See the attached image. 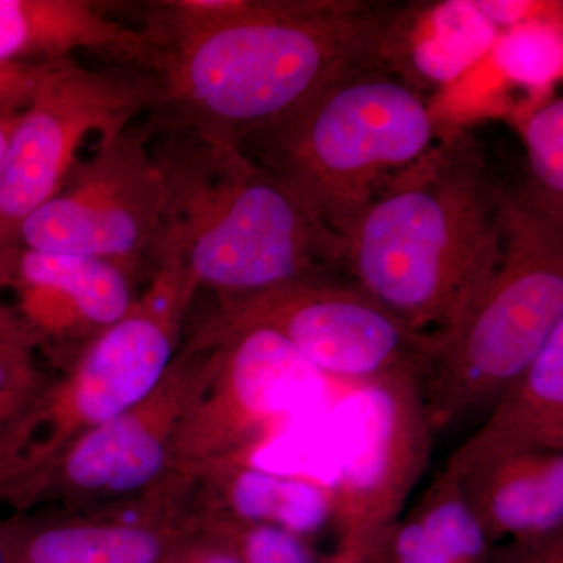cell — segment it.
<instances>
[{"instance_id":"cell-1","label":"cell","mask_w":563,"mask_h":563,"mask_svg":"<svg viewBox=\"0 0 563 563\" xmlns=\"http://www.w3.org/2000/svg\"><path fill=\"white\" fill-rule=\"evenodd\" d=\"M390 13L355 0H162L140 29L146 128L240 143L377 65Z\"/></svg>"},{"instance_id":"cell-2","label":"cell","mask_w":563,"mask_h":563,"mask_svg":"<svg viewBox=\"0 0 563 563\" xmlns=\"http://www.w3.org/2000/svg\"><path fill=\"white\" fill-rule=\"evenodd\" d=\"M509 198L479 143L443 133L347 225L342 268L433 351L501 257Z\"/></svg>"},{"instance_id":"cell-3","label":"cell","mask_w":563,"mask_h":563,"mask_svg":"<svg viewBox=\"0 0 563 563\" xmlns=\"http://www.w3.org/2000/svg\"><path fill=\"white\" fill-rule=\"evenodd\" d=\"M165 181L158 244L195 284L231 298L342 266V244L236 144L177 128H146Z\"/></svg>"},{"instance_id":"cell-4","label":"cell","mask_w":563,"mask_h":563,"mask_svg":"<svg viewBox=\"0 0 563 563\" xmlns=\"http://www.w3.org/2000/svg\"><path fill=\"white\" fill-rule=\"evenodd\" d=\"M440 136L421 92L374 65L252 132L240 147L340 242L380 188Z\"/></svg>"},{"instance_id":"cell-5","label":"cell","mask_w":563,"mask_h":563,"mask_svg":"<svg viewBox=\"0 0 563 563\" xmlns=\"http://www.w3.org/2000/svg\"><path fill=\"white\" fill-rule=\"evenodd\" d=\"M562 222L510 195L501 257L421 376L432 428L498 402L563 322Z\"/></svg>"},{"instance_id":"cell-6","label":"cell","mask_w":563,"mask_h":563,"mask_svg":"<svg viewBox=\"0 0 563 563\" xmlns=\"http://www.w3.org/2000/svg\"><path fill=\"white\" fill-rule=\"evenodd\" d=\"M154 102L143 70L85 68L74 58L49 66L0 161V251L60 190L85 141L132 128Z\"/></svg>"},{"instance_id":"cell-7","label":"cell","mask_w":563,"mask_h":563,"mask_svg":"<svg viewBox=\"0 0 563 563\" xmlns=\"http://www.w3.org/2000/svg\"><path fill=\"white\" fill-rule=\"evenodd\" d=\"M165 181L141 128L101 139L24 222L18 244L129 268L157 250Z\"/></svg>"},{"instance_id":"cell-8","label":"cell","mask_w":563,"mask_h":563,"mask_svg":"<svg viewBox=\"0 0 563 563\" xmlns=\"http://www.w3.org/2000/svg\"><path fill=\"white\" fill-rule=\"evenodd\" d=\"M329 418L339 457L333 515L346 540L373 542L390 528L428 462L433 428L420 376L357 383L333 398Z\"/></svg>"},{"instance_id":"cell-9","label":"cell","mask_w":563,"mask_h":563,"mask_svg":"<svg viewBox=\"0 0 563 563\" xmlns=\"http://www.w3.org/2000/svg\"><path fill=\"white\" fill-rule=\"evenodd\" d=\"M229 321L280 333L331 379L366 383L391 374L421 376L432 344L407 329L354 282L306 277L232 298Z\"/></svg>"},{"instance_id":"cell-10","label":"cell","mask_w":563,"mask_h":563,"mask_svg":"<svg viewBox=\"0 0 563 563\" xmlns=\"http://www.w3.org/2000/svg\"><path fill=\"white\" fill-rule=\"evenodd\" d=\"M162 274L150 310L131 312L114 322L92 344L79 376L76 401L81 417L107 422L146 398L165 373L173 343L161 314L169 306V292L190 277L179 255L161 247Z\"/></svg>"},{"instance_id":"cell-11","label":"cell","mask_w":563,"mask_h":563,"mask_svg":"<svg viewBox=\"0 0 563 563\" xmlns=\"http://www.w3.org/2000/svg\"><path fill=\"white\" fill-rule=\"evenodd\" d=\"M488 537H543L563 521L562 450L457 453L450 465Z\"/></svg>"},{"instance_id":"cell-12","label":"cell","mask_w":563,"mask_h":563,"mask_svg":"<svg viewBox=\"0 0 563 563\" xmlns=\"http://www.w3.org/2000/svg\"><path fill=\"white\" fill-rule=\"evenodd\" d=\"M498 35L474 0L418 3L390 13L377 63L418 92L440 91L483 60Z\"/></svg>"},{"instance_id":"cell-13","label":"cell","mask_w":563,"mask_h":563,"mask_svg":"<svg viewBox=\"0 0 563 563\" xmlns=\"http://www.w3.org/2000/svg\"><path fill=\"white\" fill-rule=\"evenodd\" d=\"M81 51L139 69L143 36L85 0H0V65L49 66Z\"/></svg>"},{"instance_id":"cell-14","label":"cell","mask_w":563,"mask_h":563,"mask_svg":"<svg viewBox=\"0 0 563 563\" xmlns=\"http://www.w3.org/2000/svg\"><path fill=\"white\" fill-rule=\"evenodd\" d=\"M0 282L16 287L29 309L52 303L74 322L109 329L131 310L128 272L114 263L14 244L0 251Z\"/></svg>"},{"instance_id":"cell-15","label":"cell","mask_w":563,"mask_h":563,"mask_svg":"<svg viewBox=\"0 0 563 563\" xmlns=\"http://www.w3.org/2000/svg\"><path fill=\"white\" fill-rule=\"evenodd\" d=\"M229 380L244 413L282 422L328 406L331 377L314 368L280 333L229 321Z\"/></svg>"},{"instance_id":"cell-16","label":"cell","mask_w":563,"mask_h":563,"mask_svg":"<svg viewBox=\"0 0 563 563\" xmlns=\"http://www.w3.org/2000/svg\"><path fill=\"white\" fill-rule=\"evenodd\" d=\"M165 462L157 437L133 418H114L81 440L68 461L70 479L85 488L131 492L151 483Z\"/></svg>"},{"instance_id":"cell-17","label":"cell","mask_w":563,"mask_h":563,"mask_svg":"<svg viewBox=\"0 0 563 563\" xmlns=\"http://www.w3.org/2000/svg\"><path fill=\"white\" fill-rule=\"evenodd\" d=\"M331 402L274 428L251 454L252 468L309 481L332 493L339 481V457L329 418Z\"/></svg>"},{"instance_id":"cell-18","label":"cell","mask_w":563,"mask_h":563,"mask_svg":"<svg viewBox=\"0 0 563 563\" xmlns=\"http://www.w3.org/2000/svg\"><path fill=\"white\" fill-rule=\"evenodd\" d=\"M232 504L246 520L272 521L292 533H312L333 517L332 495L296 477L246 470L232 487Z\"/></svg>"},{"instance_id":"cell-19","label":"cell","mask_w":563,"mask_h":563,"mask_svg":"<svg viewBox=\"0 0 563 563\" xmlns=\"http://www.w3.org/2000/svg\"><path fill=\"white\" fill-rule=\"evenodd\" d=\"M162 543L131 526H77L33 537L13 563H158Z\"/></svg>"},{"instance_id":"cell-20","label":"cell","mask_w":563,"mask_h":563,"mask_svg":"<svg viewBox=\"0 0 563 563\" xmlns=\"http://www.w3.org/2000/svg\"><path fill=\"white\" fill-rule=\"evenodd\" d=\"M488 58L510 87L550 98L563 69V21H537L499 32Z\"/></svg>"},{"instance_id":"cell-21","label":"cell","mask_w":563,"mask_h":563,"mask_svg":"<svg viewBox=\"0 0 563 563\" xmlns=\"http://www.w3.org/2000/svg\"><path fill=\"white\" fill-rule=\"evenodd\" d=\"M507 120L521 132L528 154L532 192L529 199L554 220L563 218V99L520 101Z\"/></svg>"},{"instance_id":"cell-22","label":"cell","mask_w":563,"mask_h":563,"mask_svg":"<svg viewBox=\"0 0 563 563\" xmlns=\"http://www.w3.org/2000/svg\"><path fill=\"white\" fill-rule=\"evenodd\" d=\"M242 563H313L292 533L276 526H257L243 543Z\"/></svg>"},{"instance_id":"cell-23","label":"cell","mask_w":563,"mask_h":563,"mask_svg":"<svg viewBox=\"0 0 563 563\" xmlns=\"http://www.w3.org/2000/svg\"><path fill=\"white\" fill-rule=\"evenodd\" d=\"M391 563H463L426 531L417 518L393 529L390 526Z\"/></svg>"},{"instance_id":"cell-24","label":"cell","mask_w":563,"mask_h":563,"mask_svg":"<svg viewBox=\"0 0 563 563\" xmlns=\"http://www.w3.org/2000/svg\"><path fill=\"white\" fill-rule=\"evenodd\" d=\"M474 2L499 32L526 22L563 21L562 2H536V0H474Z\"/></svg>"},{"instance_id":"cell-25","label":"cell","mask_w":563,"mask_h":563,"mask_svg":"<svg viewBox=\"0 0 563 563\" xmlns=\"http://www.w3.org/2000/svg\"><path fill=\"white\" fill-rule=\"evenodd\" d=\"M49 66L0 65V113L18 114L27 109Z\"/></svg>"},{"instance_id":"cell-26","label":"cell","mask_w":563,"mask_h":563,"mask_svg":"<svg viewBox=\"0 0 563 563\" xmlns=\"http://www.w3.org/2000/svg\"><path fill=\"white\" fill-rule=\"evenodd\" d=\"M14 343L0 346V417L5 413L11 398V387L18 379V368L14 366Z\"/></svg>"},{"instance_id":"cell-27","label":"cell","mask_w":563,"mask_h":563,"mask_svg":"<svg viewBox=\"0 0 563 563\" xmlns=\"http://www.w3.org/2000/svg\"><path fill=\"white\" fill-rule=\"evenodd\" d=\"M365 542L344 540L342 551L329 563H369L365 561Z\"/></svg>"},{"instance_id":"cell-28","label":"cell","mask_w":563,"mask_h":563,"mask_svg":"<svg viewBox=\"0 0 563 563\" xmlns=\"http://www.w3.org/2000/svg\"><path fill=\"white\" fill-rule=\"evenodd\" d=\"M21 113L18 114H2L0 113V161L9 147L11 136H13L14 129L20 122Z\"/></svg>"},{"instance_id":"cell-29","label":"cell","mask_w":563,"mask_h":563,"mask_svg":"<svg viewBox=\"0 0 563 563\" xmlns=\"http://www.w3.org/2000/svg\"><path fill=\"white\" fill-rule=\"evenodd\" d=\"M0 291H2V287H0ZM11 343H14L13 320H11L9 310L0 301V346H7Z\"/></svg>"},{"instance_id":"cell-30","label":"cell","mask_w":563,"mask_h":563,"mask_svg":"<svg viewBox=\"0 0 563 563\" xmlns=\"http://www.w3.org/2000/svg\"><path fill=\"white\" fill-rule=\"evenodd\" d=\"M191 563H242V561H240L239 555L217 551V553L201 555V558L196 559V561Z\"/></svg>"},{"instance_id":"cell-31","label":"cell","mask_w":563,"mask_h":563,"mask_svg":"<svg viewBox=\"0 0 563 563\" xmlns=\"http://www.w3.org/2000/svg\"><path fill=\"white\" fill-rule=\"evenodd\" d=\"M537 563H563L562 540H554L553 544L542 554Z\"/></svg>"},{"instance_id":"cell-32","label":"cell","mask_w":563,"mask_h":563,"mask_svg":"<svg viewBox=\"0 0 563 563\" xmlns=\"http://www.w3.org/2000/svg\"><path fill=\"white\" fill-rule=\"evenodd\" d=\"M0 563H13L11 543L3 536H0Z\"/></svg>"}]
</instances>
